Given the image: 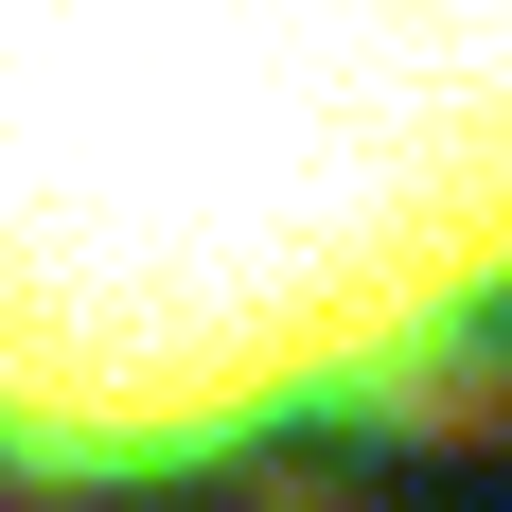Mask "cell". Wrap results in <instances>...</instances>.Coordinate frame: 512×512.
I'll return each mask as SVG.
<instances>
[{
	"instance_id": "6da1fadb",
	"label": "cell",
	"mask_w": 512,
	"mask_h": 512,
	"mask_svg": "<svg viewBox=\"0 0 512 512\" xmlns=\"http://www.w3.org/2000/svg\"><path fill=\"white\" fill-rule=\"evenodd\" d=\"M495 354L512 0H0L18 495L389 442Z\"/></svg>"
}]
</instances>
